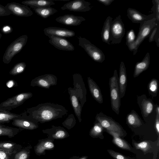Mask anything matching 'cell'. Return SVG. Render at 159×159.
<instances>
[{
  "label": "cell",
  "mask_w": 159,
  "mask_h": 159,
  "mask_svg": "<svg viewBox=\"0 0 159 159\" xmlns=\"http://www.w3.org/2000/svg\"><path fill=\"white\" fill-rule=\"evenodd\" d=\"M45 34L62 38L72 37L75 35V33L73 30L65 28L56 27H49L44 29Z\"/></svg>",
  "instance_id": "e0dca14e"
},
{
  "label": "cell",
  "mask_w": 159,
  "mask_h": 159,
  "mask_svg": "<svg viewBox=\"0 0 159 159\" xmlns=\"http://www.w3.org/2000/svg\"><path fill=\"white\" fill-rule=\"evenodd\" d=\"M0 159H1V158H0Z\"/></svg>",
  "instance_id": "f5cc1de1"
},
{
  "label": "cell",
  "mask_w": 159,
  "mask_h": 159,
  "mask_svg": "<svg viewBox=\"0 0 159 159\" xmlns=\"http://www.w3.org/2000/svg\"><path fill=\"white\" fill-rule=\"evenodd\" d=\"M153 6L151 10L156 16V22H159V1L152 0Z\"/></svg>",
  "instance_id": "74e56055"
},
{
  "label": "cell",
  "mask_w": 159,
  "mask_h": 159,
  "mask_svg": "<svg viewBox=\"0 0 159 159\" xmlns=\"http://www.w3.org/2000/svg\"><path fill=\"white\" fill-rule=\"evenodd\" d=\"M99 2H100L106 6L110 5L114 0H97Z\"/></svg>",
  "instance_id": "bcb514c9"
},
{
  "label": "cell",
  "mask_w": 159,
  "mask_h": 159,
  "mask_svg": "<svg viewBox=\"0 0 159 159\" xmlns=\"http://www.w3.org/2000/svg\"><path fill=\"white\" fill-rule=\"evenodd\" d=\"M104 129L100 123L96 121L94 123L93 126L89 132L90 135L94 138H99L103 139H104L103 135Z\"/></svg>",
  "instance_id": "f1b7e54d"
},
{
  "label": "cell",
  "mask_w": 159,
  "mask_h": 159,
  "mask_svg": "<svg viewBox=\"0 0 159 159\" xmlns=\"http://www.w3.org/2000/svg\"><path fill=\"white\" fill-rule=\"evenodd\" d=\"M158 83L157 80L152 79L148 85V90L149 93L152 97H156L158 90Z\"/></svg>",
  "instance_id": "1f68e13d"
},
{
  "label": "cell",
  "mask_w": 159,
  "mask_h": 159,
  "mask_svg": "<svg viewBox=\"0 0 159 159\" xmlns=\"http://www.w3.org/2000/svg\"><path fill=\"white\" fill-rule=\"evenodd\" d=\"M11 14L10 12L5 7L0 4V16H9Z\"/></svg>",
  "instance_id": "ee69618b"
},
{
  "label": "cell",
  "mask_w": 159,
  "mask_h": 159,
  "mask_svg": "<svg viewBox=\"0 0 159 159\" xmlns=\"http://www.w3.org/2000/svg\"><path fill=\"white\" fill-rule=\"evenodd\" d=\"M79 45L83 48L94 61L102 63L105 60V55L102 51L84 38L79 36Z\"/></svg>",
  "instance_id": "8992f818"
},
{
  "label": "cell",
  "mask_w": 159,
  "mask_h": 159,
  "mask_svg": "<svg viewBox=\"0 0 159 159\" xmlns=\"http://www.w3.org/2000/svg\"><path fill=\"white\" fill-rule=\"evenodd\" d=\"M5 7L10 12L11 14L20 17H29L33 15V13L28 6L16 2L8 3Z\"/></svg>",
  "instance_id": "7c38bea8"
},
{
  "label": "cell",
  "mask_w": 159,
  "mask_h": 159,
  "mask_svg": "<svg viewBox=\"0 0 159 159\" xmlns=\"http://www.w3.org/2000/svg\"><path fill=\"white\" fill-rule=\"evenodd\" d=\"M28 157V153L25 151H20L15 155V159H27Z\"/></svg>",
  "instance_id": "b9f144b4"
},
{
  "label": "cell",
  "mask_w": 159,
  "mask_h": 159,
  "mask_svg": "<svg viewBox=\"0 0 159 159\" xmlns=\"http://www.w3.org/2000/svg\"><path fill=\"white\" fill-rule=\"evenodd\" d=\"M48 36L50 39L49 43L59 50L73 51L75 49L73 45L65 38L51 35Z\"/></svg>",
  "instance_id": "9a60e30c"
},
{
  "label": "cell",
  "mask_w": 159,
  "mask_h": 159,
  "mask_svg": "<svg viewBox=\"0 0 159 159\" xmlns=\"http://www.w3.org/2000/svg\"><path fill=\"white\" fill-rule=\"evenodd\" d=\"M32 96V93L30 92L19 93L1 103L0 110H10L16 108L22 104Z\"/></svg>",
  "instance_id": "ba28073f"
},
{
  "label": "cell",
  "mask_w": 159,
  "mask_h": 159,
  "mask_svg": "<svg viewBox=\"0 0 159 159\" xmlns=\"http://www.w3.org/2000/svg\"><path fill=\"white\" fill-rule=\"evenodd\" d=\"M87 157H84L80 159H87Z\"/></svg>",
  "instance_id": "681fc988"
},
{
  "label": "cell",
  "mask_w": 159,
  "mask_h": 159,
  "mask_svg": "<svg viewBox=\"0 0 159 159\" xmlns=\"http://www.w3.org/2000/svg\"><path fill=\"white\" fill-rule=\"evenodd\" d=\"M0 127V136L5 135L12 136L13 134V130L10 128Z\"/></svg>",
  "instance_id": "60d3db41"
},
{
  "label": "cell",
  "mask_w": 159,
  "mask_h": 159,
  "mask_svg": "<svg viewBox=\"0 0 159 159\" xmlns=\"http://www.w3.org/2000/svg\"><path fill=\"white\" fill-rule=\"evenodd\" d=\"M127 16L133 23L140 24L156 18L155 15L153 13L147 15L131 8H129L127 9Z\"/></svg>",
  "instance_id": "2e32d148"
},
{
  "label": "cell",
  "mask_w": 159,
  "mask_h": 159,
  "mask_svg": "<svg viewBox=\"0 0 159 159\" xmlns=\"http://www.w3.org/2000/svg\"><path fill=\"white\" fill-rule=\"evenodd\" d=\"M8 155L6 152L2 150H0V158L2 159H8Z\"/></svg>",
  "instance_id": "7dc6e473"
},
{
  "label": "cell",
  "mask_w": 159,
  "mask_h": 159,
  "mask_svg": "<svg viewBox=\"0 0 159 159\" xmlns=\"http://www.w3.org/2000/svg\"><path fill=\"white\" fill-rule=\"evenodd\" d=\"M36 13L43 18H47L57 13L58 11L51 7L33 8Z\"/></svg>",
  "instance_id": "83f0119b"
},
{
  "label": "cell",
  "mask_w": 159,
  "mask_h": 159,
  "mask_svg": "<svg viewBox=\"0 0 159 159\" xmlns=\"http://www.w3.org/2000/svg\"><path fill=\"white\" fill-rule=\"evenodd\" d=\"M137 101L144 119L152 112L154 104L152 100L148 98L145 95L137 96Z\"/></svg>",
  "instance_id": "5bb4252c"
},
{
  "label": "cell",
  "mask_w": 159,
  "mask_h": 159,
  "mask_svg": "<svg viewBox=\"0 0 159 159\" xmlns=\"http://www.w3.org/2000/svg\"><path fill=\"white\" fill-rule=\"evenodd\" d=\"M13 30V28L11 26L7 25H3L1 29V31L4 34H10Z\"/></svg>",
  "instance_id": "7bdbcfd3"
},
{
  "label": "cell",
  "mask_w": 159,
  "mask_h": 159,
  "mask_svg": "<svg viewBox=\"0 0 159 159\" xmlns=\"http://www.w3.org/2000/svg\"><path fill=\"white\" fill-rule=\"evenodd\" d=\"M28 38L27 35H22L8 46L2 57V61L4 63L9 64L14 56L21 51L26 44Z\"/></svg>",
  "instance_id": "5b68a950"
},
{
  "label": "cell",
  "mask_w": 159,
  "mask_h": 159,
  "mask_svg": "<svg viewBox=\"0 0 159 159\" xmlns=\"http://www.w3.org/2000/svg\"><path fill=\"white\" fill-rule=\"evenodd\" d=\"M95 120V121L98 122L103 127L104 131L114 132L121 138L127 135V132L119 123L103 112L97 114Z\"/></svg>",
  "instance_id": "7a4b0ae2"
},
{
  "label": "cell",
  "mask_w": 159,
  "mask_h": 159,
  "mask_svg": "<svg viewBox=\"0 0 159 159\" xmlns=\"http://www.w3.org/2000/svg\"><path fill=\"white\" fill-rule=\"evenodd\" d=\"M127 124L134 127H139L143 124V121L137 113L134 110H132L127 116Z\"/></svg>",
  "instance_id": "484cf974"
},
{
  "label": "cell",
  "mask_w": 159,
  "mask_h": 159,
  "mask_svg": "<svg viewBox=\"0 0 159 159\" xmlns=\"http://www.w3.org/2000/svg\"><path fill=\"white\" fill-rule=\"evenodd\" d=\"M107 151L109 154L114 159H135L125 156L111 149H107Z\"/></svg>",
  "instance_id": "d590c367"
},
{
  "label": "cell",
  "mask_w": 159,
  "mask_h": 159,
  "mask_svg": "<svg viewBox=\"0 0 159 159\" xmlns=\"http://www.w3.org/2000/svg\"><path fill=\"white\" fill-rule=\"evenodd\" d=\"M13 120V125L24 129L33 130L38 127V124L26 119L17 118Z\"/></svg>",
  "instance_id": "4316f807"
},
{
  "label": "cell",
  "mask_w": 159,
  "mask_h": 159,
  "mask_svg": "<svg viewBox=\"0 0 159 159\" xmlns=\"http://www.w3.org/2000/svg\"><path fill=\"white\" fill-rule=\"evenodd\" d=\"M56 20L58 22L67 26H77L86 20L81 16H77L72 14H66L57 18Z\"/></svg>",
  "instance_id": "ac0fdd59"
},
{
  "label": "cell",
  "mask_w": 159,
  "mask_h": 159,
  "mask_svg": "<svg viewBox=\"0 0 159 159\" xmlns=\"http://www.w3.org/2000/svg\"><path fill=\"white\" fill-rule=\"evenodd\" d=\"M156 114L159 115V107L157 106L156 108Z\"/></svg>",
  "instance_id": "c3c4849f"
},
{
  "label": "cell",
  "mask_w": 159,
  "mask_h": 159,
  "mask_svg": "<svg viewBox=\"0 0 159 159\" xmlns=\"http://www.w3.org/2000/svg\"><path fill=\"white\" fill-rule=\"evenodd\" d=\"M26 67V64L24 62L16 64L9 72V74L13 75H19L23 73Z\"/></svg>",
  "instance_id": "4dcf8cb0"
},
{
  "label": "cell",
  "mask_w": 159,
  "mask_h": 159,
  "mask_svg": "<svg viewBox=\"0 0 159 159\" xmlns=\"http://www.w3.org/2000/svg\"><path fill=\"white\" fill-rule=\"evenodd\" d=\"M68 111L62 105L46 102L29 108L26 117L27 120L37 124L61 118L67 114Z\"/></svg>",
  "instance_id": "6da1fadb"
},
{
  "label": "cell",
  "mask_w": 159,
  "mask_h": 159,
  "mask_svg": "<svg viewBox=\"0 0 159 159\" xmlns=\"http://www.w3.org/2000/svg\"><path fill=\"white\" fill-rule=\"evenodd\" d=\"M91 3L84 0H74L63 5L61 9L76 12H86L91 9Z\"/></svg>",
  "instance_id": "4fadbf2b"
},
{
  "label": "cell",
  "mask_w": 159,
  "mask_h": 159,
  "mask_svg": "<svg viewBox=\"0 0 159 159\" xmlns=\"http://www.w3.org/2000/svg\"><path fill=\"white\" fill-rule=\"evenodd\" d=\"M106 132L112 136V142L117 147L122 149L129 151L133 153H136L135 149L132 147L129 143L122 139L118 134L111 131Z\"/></svg>",
  "instance_id": "44dd1931"
},
{
  "label": "cell",
  "mask_w": 159,
  "mask_h": 159,
  "mask_svg": "<svg viewBox=\"0 0 159 159\" xmlns=\"http://www.w3.org/2000/svg\"><path fill=\"white\" fill-rule=\"evenodd\" d=\"M2 34L0 33V40L2 37Z\"/></svg>",
  "instance_id": "f907efd6"
},
{
  "label": "cell",
  "mask_w": 159,
  "mask_h": 159,
  "mask_svg": "<svg viewBox=\"0 0 159 159\" xmlns=\"http://www.w3.org/2000/svg\"><path fill=\"white\" fill-rule=\"evenodd\" d=\"M15 144L8 143H0V149L7 153L9 155L11 154Z\"/></svg>",
  "instance_id": "8d00e7d4"
},
{
  "label": "cell",
  "mask_w": 159,
  "mask_h": 159,
  "mask_svg": "<svg viewBox=\"0 0 159 159\" xmlns=\"http://www.w3.org/2000/svg\"><path fill=\"white\" fill-rule=\"evenodd\" d=\"M68 90L70 95V102L74 112L79 122H80L82 120L81 114L82 107L79 99L76 96L73 88L69 87Z\"/></svg>",
  "instance_id": "ffe728a7"
},
{
  "label": "cell",
  "mask_w": 159,
  "mask_h": 159,
  "mask_svg": "<svg viewBox=\"0 0 159 159\" xmlns=\"http://www.w3.org/2000/svg\"><path fill=\"white\" fill-rule=\"evenodd\" d=\"M132 144L135 149L141 150L144 155L152 153L153 159H156L157 157L159 147V137L157 140L154 142L146 140L137 143L132 140Z\"/></svg>",
  "instance_id": "9c48e42d"
},
{
  "label": "cell",
  "mask_w": 159,
  "mask_h": 159,
  "mask_svg": "<svg viewBox=\"0 0 159 159\" xmlns=\"http://www.w3.org/2000/svg\"><path fill=\"white\" fill-rule=\"evenodd\" d=\"M150 63V54L148 52L141 61L137 62L135 65L133 74L134 77H138L143 71L147 70L149 66Z\"/></svg>",
  "instance_id": "603a6c76"
},
{
  "label": "cell",
  "mask_w": 159,
  "mask_h": 159,
  "mask_svg": "<svg viewBox=\"0 0 159 159\" xmlns=\"http://www.w3.org/2000/svg\"><path fill=\"white\" fill-rule=\"evenodd\" d=\"M136 39V35L133 29H132L127 31L126 36V44L127 46L128 47L133 43L135 41Z\"/></svg>",
  "instance_id": "e575fe53"
},
{
  "label": "cell",
  "mask_w": 159,
  "mask_h": 159,
  "mask_svg": "<svg viewBox=\"0 0 159 159\" xmlns=\"http://www.w3.org/2000/svg\"><path fill=\"white\" fill-rule=\"evenodd\" d=\"M74 89L82 107L86 101L87 91L83 79L79 74H75L73 75Z\"/></svg>",
  "instance_id": "30bf717a"
},
{
  "label": "cell",
  "mask_w": 159,
  "mask_h": 159,
  "mask_svg": "<svg viewBox=\"0 0 159 159\" xmlns=\"http://www.w3.org/2000/svg\"><path fill=\"white\" fill-rule=\"evenodd\" d=\"M20 116L4 110H0V123H8L11 120L19 118Z\"/></svg>",
  "instance_id": "f546056e"
},
{
  "label": "cell",
  "mask_w": 159,
  "mask_h": 159,
  "mask_svg": "<svg viewBox=\"0 0 159 159\" xmlns=\"http://www.w3.org/2000/svg\"><path fill=\"white\" fill-rule=\"evenodd\" d=\"M2 126H3V125H2L0 124V127H2Z\"/></svg>",
  "instance_id": "816d5d0a"
},
{
  "label": "cell",
  "mask_w": 159,
  "mask_h": 159,
  "mask_svg": "<svg viewBox=\"0 0 159 159\" xmlns=\"http://www.w3.org/2000/svg\"><path fill=\"white\" fill-rule=\"evenodd\" d=\"M112 19V18L110 16H108L107 17L103 23L101 33L102 41L108 45L111 44L110 40V33L111 24Z\"/></svg>",
  "instance_id": "d4e9b609"
},
{
  "label": "cell",
  "mask_w": 159,
  "mask_h": 159,
  "mask_svg": "<svg viewBox=\"0 0 159 159\" xmlns=\"http://www.w3.org/2000/svg\"><path fill=\"white\" fill-rule=\"evenodd\" d=\"M54 147L53 143L50 141H46L42 142L38 145L36 149V151L38 153H43L46 149H50Z\"/></svg>",
  "instance_id": "d6a6232c"
},
{
  "label": "cell",
  "mask_w": 159,
  "mask_h": 159,
  "mask_svg": "<svg viewBox=\"0 0 159 159\" xmlns=\"http://www.w3.org/2000/svg\"><path fill=\"white\" fill-rule=\"evenodd\" d=\"M76 120L74 115L72 114L70 115L65 121L62 123L64 126H69V127L74 126L75 124Z\"/></svg>",
  "instance_id": "ab89813d"
},
{
  "label": "cell",
  "mask_w": 159,
  "mask_h": 159,
  "mask_svg": "<svg viewBox=\"0 0 159 159\" xmlns=\"http://www.w3.org/2000/svg\"><path fill=\"white\" fill-rule=\"evenodd\" d=\"M109 85L111 107L112 110L117 115L119 114L120 106L118 77L117 70H114L113 76L109 80Z\"/></svg>",
  "instance_id": "277c9868"
},
{
  "label": "cell",
  "mask_w": 159,
  "mask_h": 159,
  "mask_svg": "<svg viewBox=\"0 0 159 159\" xmlns=\"http://www.w3.org/2000/svg\"><path fill=\"white\" fill-rule=\"evenodd\" d=\"M155 128L158 137L159 135V115L156 114L155 122Z\"/></svg>",
  "instance_id": "f6af8a7d"
},
{
  "label": "cell",
  "mask_w": 159,
  "mask_h": 159,
  "mask_svg": "<svg viewBox=\"0 0 159 159\" xmlns=\"http://www.w3.org/2000/svg\"><path fill=\"white\" fill-rule=\"evenodd\" d=\"M148 37V41L150 43L159 39V23H156V25L152 30Z\"/></svg>",
  "instance_id": "836d02e7"
},
{
  "label": "cell",
  "mask_w": 159,
  "mask_h": 159,
  "mask_svg": "<svg viewBox=\"0 0 159 159\" xmlns=\"http://www.w3.org/2000/svg\"><path fill=\"white\" fill-rule=\"evenodd\" d=\"M57 78L51 74H46L39 76L33 79L30 83L32 87L38 86L48 89L51 86L57 84Z\"/></svg>",
  "instance_id": "8fae6325"
},
{
  "label": "cell",
  "mask_w": 159,
  "mask_h": 159,
  "mask_svg": "<svg viewBox=\"0 0 159 159\" xmlns=\"http://www.w3.org/2000/svg\"><path fill=\"white\" fill-rule=\"evenodd\" d=\"M118 82L120 96L121 99L125 96L127 84L126 69L123 61L121 62L120 66Z\"/></svg>",
  "instance_id": "d6986e66"
},
{
  "label": "cell",
  "mask_w": 159,
  "mask_h": 159,
  "mask_svg": "<svg viewBox=\"0 0 159 159\" xmlns=\"http://www.w3.org/2000/svg\"><path fill=\"white\" fill-rule=\"evenodd\" d=\"M156 19L154 18L140 24L139 32L135 41L128 47L129 50L133 52V55L136 54L140 45L149 36L152 30L156 25Z\"/></svg>",
  "instance_id": "3957f363"
},
{
  "label": "cell",
  "mask_w": 159,
  "mask_h": 159,
  "mask_svg": "<svg viewBox=\"0 0 159 159\" xmlns=\"http://www.w3.org/2000/svg\"><path fill=\"white\" fill-rule=\"evenodd\" d=\"M21 3L33 8L49 7L55 4L52 0H27L22 2Z\"/></svg>",
  "instance_id": "cb8c5ba5"
},
{
  "label": "cell",
  "mask_w": 159,
  "mask_h": 159,
  "mask_svg": "<svg viewBox=\"0 0 159 159\" xmlns=\"http://www.w3.org/2000/svg\"><path fill=\"white\" fill-rule=\"evenodd\" d=\"M125 32L124 24L119 15L111 24L110 40L111 44H115L121 43Z\"/></svg>",
  "instance_id": "52a82bcc"
},
{
  "label": "cell",
  "mask_w": 159,
  "mask_h": 159,
  "mask_svg": "<svg viewBox=\"0 0 159 159\" xmlns=\"http://www.w3.org/2000/svg\"><path fill=\"white\" fill-rule=\"evenodd\" d=\"M87 82L90 92L93 98L99 103H102V95L98 85L90 77H87Z\"/></svg>",
  "instance_id": "7402d4cb"
},
{
  "label": "cell",
  "mask_w": 159,
  "mask_h": 159,
  "mask_svg": "<svg viewBox=\"0 0 159 159\" xmlns=\"http://www.w3.org/2000/svg\"><path fill=\"white\" fill-rule=\"evenodd\" d=\"M53 137L57 139H61L65 137L67 135V132L64 129L60 127H56Z\"/></svg>",
  "instance_id": "f35d334b"
}]
</instances>
